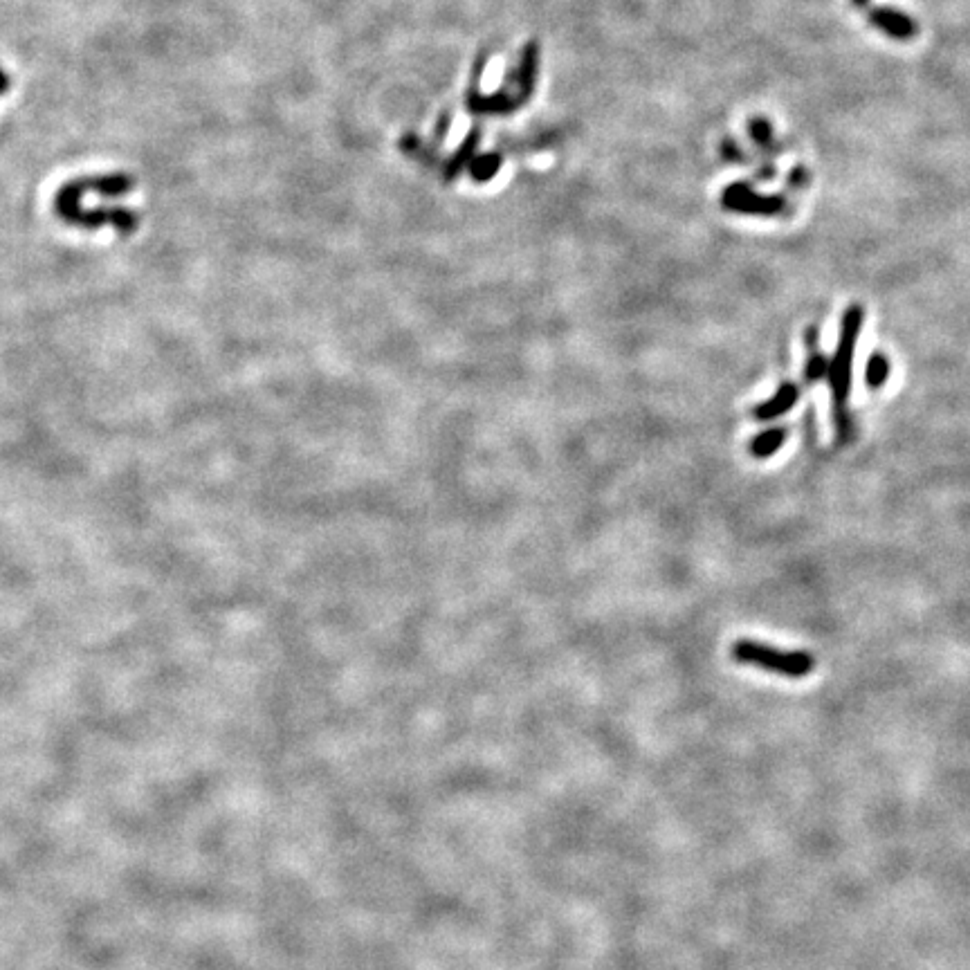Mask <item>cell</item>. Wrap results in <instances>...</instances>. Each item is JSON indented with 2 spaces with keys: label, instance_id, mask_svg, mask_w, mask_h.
Segmentation results:
<instances>
[{
  "label": "cell",
  "instance_id": "9c48e42d",
  "mask_svg": "<svg viewBox=\"0 0 970 970\" xmlns=\"http://www.w3.org/2000/svg\"><path fill=\"white\" fill-rule=\"evenodd\" d=\"M784 443H786V429L771 427V429H764L762 434H757L753 441L748 443V452L753 459H771L773 454L780 452V447Z\"/></svg>",
  "mask_w": 970,
  "mask_h": 970
},
{
  "label": "cell",
  "instance_id": "277c9868",
  "mask_svg": "<svg viewBox=\"0 0 970 970\" xmlns=\"http://www.w3.org/2000/svg\"><path fill=\"white\" fill-rule=\"evenodd\" d=\"M68 223L77 227H86V230H97V227L102 225H115L117 232L122 236H128L135 232V227L140 221H137L135 212L124 207H99V209L81 207L79 212H75L68 218Z\"/></svg>",
  "mask_w": 970,
  "mask_h": 970
},
{
  "label": "cell",
  "instance_id": "ba28073f",
  "mask_svg": "<svg viewBox=\"0 0 970 970\" xmlns=\"http://www.w3.org/2000/svg\"><path fill=\"white\" fill-rule=\"evenodd\" d=\"M81 185H84V191H97L104 198H120L135 187V180L131 176H124V173H113V176L102 178H84Z\"/></svg>",
  "mask_w": 970,
  "mask_h": 970
},
{
  "label": "cell",
  "instance_id": "52a82bcc",
  "mask_svg": "<svg viewBox=\"0 0 970 970\" xmlns=\"http://www.w3.org/2000/svg\"><path fill=\"white\" fill-rule=\"evenodd\" d=\"M804 342H807L809 358L804 364V382L816 384L820 380H827L829 375V360L818 351V328L811 326L807 333H804Z\"/></svg>",
  "mask_w": 970,
  "mask_h": 970
},
{
  "label": "cell",
  "instance_id": "5b68a950",
  "mask_svg": "<svg viewBox=\"0 0 970 970\" xmlns=\"http://www.w3.org/2000/svg\"><path fill=\"white\" fill-rule=\"evenodd\" d=\"M867 21L869 25L876 27L878 32L890 36L892 41L908 43L919 34V23L914 21L910 14H905L901 9H894V7L872 9V12L867 14Z\"/></svg>",
  "mask_w": 970,
  "mask_h": 970
},
{
  "label": "cell",
  "instance_id": "5bb4252c",
  "mask_svg": "<svg viewBox=\"0 0 970 970\" xmlns=\"http://www.w3.org/2000/svg\"><path fill=\"white\" fill-rule=\"evenodd\" d=\"M851 5H854L856 9H865L869 5V0H851Z\"/></svg>",
  "mask_w": 970,
  "mask_h": 970
},
{
  "label": "cell",
  "instance_id": "30bf717a",
  "mask_svg": "<svg viewBox=\"0 0 970 970\" xmlns=\"http://www.w3.org/2000/svg\"><path fill=\"white\" fill-rule=\"evenodd\" d=\"M748 133H750V137H753V142L757 144V149L762 151L764 155H768V158H771V155L775 158L777 153H782V144L775 140L773 126L768 124V120H764V117H755V120H750Z\"/></svg>",
  "mask_w": 970,
  "mask_h": 970
},
{
  "label": "cell",
  "instance_id": "7c38bea8",
  "mask_svg": "<svg viewBox=\"0 0 970 970\" xmlns=\"http://www.w3.org/2000/svg\"><path fill=\"white\" fill-rule=\"evenodd\" d=\"M807 185H809V173H807V169H804V167H795L789 173V189L802 191Z\"/></svg>",
  "mask_w": 970,
  "mask_h": 970
},
{
  "label": "cell",
  "instance_id": "4fadbf2b",
  "mask_svg": "<svg viewBox=\"0 0 970 970\" xmlns=\"http://www.w3.org/2000/svg\"><path fill=\"white\" fill-rule=\"evenodd\" d=\"M9 90V77L5 75L3 70H0V95H5Z\"/></svg>",
  "mask_w": 970,
  "mask_h": 970
},
{
  "label": "cell",
  "instance_id": "6da1fadb",
  "mask_svg": "<svg viewBox=\"0 0 970 970\" xmlns=\"http://www.w3.org/2000/svg\"><path fill=\"white\" fill-rule=\"evenodd\" d=\"M865 322V308L860 304H851L843 319H840V333H838V349L834 353V360L829 362V387L834 393V420L840 443H849L854 436V420L849 414V393H851V371H854V353L858 335L863 331Z\"/></svg>",
  "mask_w": 970,
  "mask_h": 970
},
{
  "label": "cell",
  "instance_id": "8fae6325",
  "mask_svg": "<svg viewBox=\"0 0 970 970\" xmlns=\"http://www.w3.org/2000/svg\"><path fill=\"white\" fill-rule=\"evenodd\" d=\"M890 378V360L885 353H874L865 366V384L869 389H883Z\"/></svg>",
  "mask_w": 970,
  "mask_h": 970
},
{
  "label": "cell",
  "instance_id": "3957f363",
  "mask_svg": "<svg viewBox=\"0 0 970 970\" xmlns=\"http://www.w3.org/2000/svg\"><path fill=\"white\" fill-rule=\"evenodd\" d=\"M721 205L728 212L759 218H775L789 212V200H786L784 194H759V191L746 185V182L730 185L724 191V196H721Z\"/></svg>",
  "mask_w": 970,
  "mask_h": 970
},
{
  "label": "cell",
  "instance_id": "7a4b0ae2",
  "mask_svg": "<svg viewBox=\"0 0 970 970\" xmlns=\"http://www.w3.org/2000/svg\"><path fill=\"white\" fill-rule=\"evenodd\" d=\"M732 658L737 663L759 667L764 672H773L789 679H804L816 670V658L807 652H782L771 645L757 643V640H737L732 645Z\"/></svg>",
  "mask_w": 970,
  "mask_h": 970
},
{
  "label": "cell",
  "instance_id": "8992f818",
  "mask_svg": "<svg viewBox=\"0 0 970 970\" xmlns=\"http://www.w3.org/2000/svg\"><path fill=\"white\" fill-rule=\"evenodd\" d=\"M800 400V387L793 382H784L773 398H768L762 405H757L753 409L755 420H775L784 416L786 411L795 407V402Z\"/></svg>",
  "mask_w": 970,
  "mask_h": 970
}]
</instances>
